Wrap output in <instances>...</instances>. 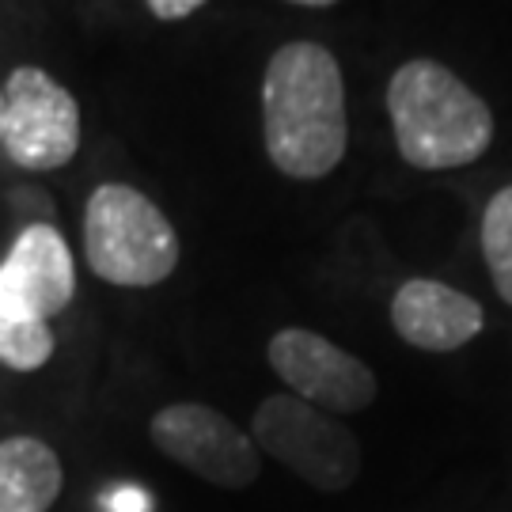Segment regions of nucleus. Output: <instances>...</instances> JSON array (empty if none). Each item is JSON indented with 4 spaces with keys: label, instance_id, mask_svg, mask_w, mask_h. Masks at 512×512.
<instances>
[{
    "label": "nucleus",
    "instance_id": "obj_14",
    "mask_svg": "<svg viewBox=\"0 0 512 512\" xmlns=\"http://www.w3.org/2000/svg\"><path fill=\"white\" fill-rule=\"evenodd\" d=\"M0 137H4V92H0Z\"/></svg>",
    "mask_w": 512,
    "mask_h": 512
},
{
    "label": "nucleus",
    "instance_id": "obj_5",
    "mask_svg": "<svg viewBox=\"0 0 512 512\" xmlns=\"http://www.w3.org/2000/svg\"><path fill=\"white\" fill-rule=\"evenodd\" d=\"M258 452L274 456L319 494H342L361 475V440L346 421L289 395L262 399L251 421Z\"/></svg>",
    "mask_w": 512,
    "mask_h": 512
},
{
    "label": "nucleus",
    "instance_id": "obj_3",
    "mask_svg": "<svg viewBox=\"0 0 512 512\" xmlns=\"http://www.w3.org/2000/svg\"><path fill=\"white\" fill-rule=\"evenodd\" d=\"M76 266L54 224H27L0 262V365L38 372L57 338L50 319L73 304Z\"/></svg>",
    "mask_w": 512,
    "mask_h": 512
},
{
    "label": "nucleus",
    "instance_id": "obj_6",
    "mask_svg": "<svg viewBox=\"0 0 512 512\" xmlns=\"http://www.w3.org/2000/svg\"><path fill=\"white\" fill-rule=\"evenodd\" d=\"M160 456L220 490H247L262 471V452L228 414L205 403H171L148 421Z\"/></svg>",
    "mask_w": 512,
    "mask_h": 512
},
{
    "label": "nucleus",
    "instance_id": "obj_11",
    "mask_svg": "<svg viewBox=\"0 0 512 512\" xmlns=\"http://www.w3.org/2000/svg\"><path fill=\"white\" fill-rule=\"evenodd\" d=\"M482 255L497 293L512 308V186L497 190L482 213Z\"/></svg>",
    "mask_w": 512,
    "mask_h": 512
},
{
    "label": "nucleus",
    "instance_id": "obj_8",
    "mask_svg": "<svg viewBox=\"0 0 512 512\" xmlns=\"http://www.w3.org/2000/svg\"><path fill=\"white\" fill-rule=\"evenodd\" d=\"M266 357H270V368L281 376V384L293 387L296 399L319 406L327 414L342 418V414H357L376 403L380 387H376L372 368L308 327L277 330Z\"/></svg>",
    "mask_w": 512,
    "mask_h": 512
},
{
    "label": "nucleus",
    "instance_id": "obj_13",
    "mask_svg": "<svg viewBox=\"0 0 512 512\" xmlns=\"http://www.w3.org/2000/svg\"><path fill=\"white\" fill-rule=\"evenodd\" d=\"M293 4H308V8H327L334 0H293Z\"/></svg>",
    "mask_w": 512,
    "mask_h": 512
},
{
    "label": "nucleus",
    "instance_id": "obj_7",
    "mask_svg": "<svg viewBox=\"0 0 512 512\" xmlns=\"http://www.w3.org/2000/svg\"><path fill=\"white\" fill-rule=\"evenodd\" d=\"M8 160L23 171H57L80 148V107L50 73L19 65L4 88V137Z\"/></svg>",
    "mask_w": 512,
    "mask_h": 512
},
{
    "label": "nucleus",
    "instance_id": "obj_1",
    "mask_svg": "<svg viewBox=\"0 0 512 512\" xmlns=\"http://www.w3.org/2000/svg\"><path fill=\"white\" fill-rule=\"evenodd\" d=\"M270 164L289 179H323L346 156V84L327 46L289 42L262 76Z\"/></svg>",
    "mask_w": 512,
    "mask_h": 512
},
{
    "label": "nucleus",
    "instance_id": "obj_4",
    "mask_svg": "<svg viewBox=\"0 0 512 512\" xmlns=\"http://www.w3.org/2000/svg\"><path fill=\"white\" fill-rule=\"evenodd\" d=\"M84 255L95 277L122 289H152L175 274L179 236L160 205L126 183H103L84 209Z\"/></svg>",
    "mask_w": 512,
    "mask_h": 512
},
{
    "label": "nucleus",
    "instance_id": "obj_12",
    "mask_svg": "<svg viewBox=\"0 0 512 512\" xmlns=\"http://www.w3.org/2000/svg\"><path fill=\"white\" fill-rule=\"evenodd\" d=\"M145 4L156 19H186L190 12H198L205 0H145Z\"/></svg>",
    "mask_w": 512,
    "mask_h": 512
},
{
    "label": "nucleus",
    "instance_id": "obj_2",
    "mask_svg": "<svg viewBox=\"0 0 512 512\" xmlns=\"http://www.w3.org/2000/svg\"><path fill=\"white\" fill-rule=\"evenodd\" d=\"M387 114L395 145L418 171H452L475 164L494 145V114L452 69L414 57L387 84Z\"/></svg>",
    "mask_w": 512,
    "mask_h": 512
},
{
    "label": "nucleus",
    "instance_id": "obj_10",
    "mask_svg": "<svg viewBox=\"0 0 512 512\" xmlns=\"http://www.w3.org/2000/svg\"><path fill=\"white\" fill-rule=\"evenodd\" d=\"M61 482V459L46 440H0V512H50Z\"/></svg>",
    "mask_w": 512,
    "mask_h": 512
},
{
    "label": "nucleus",
    "instance_id": "obj_9",
    "mask_svg": "<svg viewBox=\"0 0 512 512\" xmlns=\"http://www.w3.org/2000/svg\"><path fill=\"white\" fill-rule=\"evenodd\" d=\"M391 327L414 349L452 353L482 334L486 311L475 296L459 293L444 281L414 277L399 285V293L391 300Z\"/></svg>",
    "mask_w": 512,
    "mask_h": 512
}]
</instances>
